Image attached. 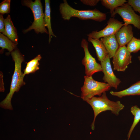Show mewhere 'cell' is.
Returning a JSON list of instances; mask_svg holds the SVG:
<instances>
[{
  "label": "cell",
  "instance_id": "obj_3",
  "mask_svg": "<svg viewBox=\"0 0 140 140\" xmlns=\"http://www.w3.org/2000/svg\"><path fill=\"white\" fill-rule=\"evenodd\" d=\"M89 104L94 111V117L91 125L92 129H95V122L96 117L100 113L106 111H111L112 113L118 115L120 111L124 108V105L119 101H112L108 98L106 92L99 97H93L91 98L83 99Z\"/></svg>",
  "mask_w": 140,
  "mask_h": 140
},
{
  "label": "cell",
  "instance_id": "obj_2",
  "mask_svg": "<svg viewBox=\"0 0 140 140\" xmlns=\"http://www.w3.org/2000/svg\"><path fill=\"white\" fill-rule=\"evenodd\" d=\"M59 10L62 18L68 20L72 17H76L81 20H92L101 22L106 19V14L95 9L85 10L75 9L70 5L66 0H64L59 6Z\"/></svg>",
  "mask_w": 140,
  "mask_h": 140
},
{
  "label": "cell",
  "instance_id": "obj_5",
  "mask_svg": "<svg viewBox=\"0 0 140 140\" xmlns=\"http://www.w3.org/2000/svg\"><path fill=\"white\" fill-rule=\"evenodd\" d=\"M111 88L107 83L98 81L94 80L92 76L85 75L83 85L81 88V97L83 99L90 98L96 95L101 96Z\"/></svg>",
  "mask_w": 140,
  "mask_h": 140
},
{
  "label": "cell",
  "instance_id": "obj_17",
  "mask_svg": "<svg viewBox=\"0 0 140 140\" xmlns=\"http://www.w3.org/2000/svg\"><path fill=\"white\" fill-rule=\"evenodd\" d=\"M41 58L40 54L38 55L34 59L27 63L26 68L24 70V75L30 73H34L39 69V61Z\"/></svg>",
  "mask_w": 140,
  "mask_h": 140
},
{
  "label": "cell",
  "instance_id": "obj_1",
  "mask_svg": "<svg viewBox=\"0 0 140 140\" xmlns=\"http://www.w3.org/2000/svg\"><path fill=\"white\" fill-rule=\"evenodd\" d=\"M11 54L15 62L14 73L12 77L9 92L0 104L1 108L10 110L13 109L11 100L14 93L18 92L20 87L25 84L23 80L25 75L21 69L22 63L24 61V56L16 49L12 51Z\"/></svg>",
  "mask_w": 140,
  "mask_h": 140
},
{
  "label": "cell",
  "instance_id": "obj_4",
  "mask_svg": "<svg viewBox=\"0 0 140 140\" xmlns=\"http://www.w3.org/2000/svg\"><path fill=\"white\" fill-rule=\"evenodd\" d=\"M22 5L30 8L34 16V21L32 25L23 32L25 33L34 29L35 32L38 34L46 33L48 34L45 28L44 22V14L43 8L40 0H35L34 2L31 0H22Z\"/></svg>",
  "mask_w": 140,
  "mask_h": 140
},
{
  "label": "cell",
  "instance_id": "obj_25",
  "mask_svg": "<svg viewBox=\"0 0 140 140\" xmlns=\"http://www.w3.org/2000/svg\"><path fill=\"white\" fill-rule=\"evenodd\" d=\"M5 19L3 18V15H0V32L3 35L5 31Z\"/></svg>",
  "mask_w": 140,
  "mask_h": 140
},
{
  "label": "cell",
  "instance_id": "obj_23",
  "mask_svg": "<svg viewBox=\"0 0 140 140\" xmlns=\"http://www.w3.org/2000/svg\"><path fill=\"white\" fill-rule=\"evenodd\" d=\"M127 3L132 7L134 11L139 13L140 17V0H129Z\"/></svg>",
  "mask_w": 140,
  "mask_h": 140
},
{
  "label": "cell",
  "instance_id": "obj_10",
  "mask_svg": "<svg viewBox=\"0 0 140 140\" xmlns=\"http://www.w3.org/2000/svg\"><path fill=\"white\" fill-rule=\"evenodd\" d=\"M110 58L108 55L103 61L100 62L102 71L104 74L103 80L104 82L109 84L111 87L117 89L121 83L120 79L115 75L112 69Z\"/></svg>",
  "mask_w": 140,
  "mask_h": 140
},
{
  "label": "cell",
  "instance_id": "obj_9",
  "mask_svg": "<svg viewBox=\"0 0 140 140\" xmlns=\"http://www.w3.org/2000/svg\"><path fill=\"white\" fill-rule=\"evenodd\" d=\"M107 25L103 29L98 31H93L87 35L88 37L99 39L102 38L115 34L124 25V24L114 17L110 18L107 22Z\"/></svg>",
  "mask_w": 140,
  "mask_h": 140
},
{
  "label": "cell",
  "instance_id": "obj_12",
  "mask_svg": "<svg viewBox=\"0 0 140 140\" xmlns=\"http://www.w3.org/2000/svg\"><path fill=\"white\" fill-rule=\"evenodd\" d=\"M110 58H113L119 47L115 34L101 38Z\"/></svg>",
  "mask_w": 140,
  "mask_h": 140
},
{
  "label": "cell",
  "instance_id": "obj_13",
  "mask_svg": "<svg viewBox=\"0 0 140 140\" xmlns=\"http://www.w3.org/2000/svg\"><path fill=\"white\" fill-rule=\"evenodd\" d=\"M5 31L4 35L6 36L13 42L17 45L18 38L17 31L10 15H8L5 19Z\"/></svg>",
  "mask_w": 140,
  "mask_h": 140
},
{
  "label": "cell",
  "instance_id": "obj_18",
  "mask_svg": "<svg viewBox=\"0 0 140 140\" xmlns=\"http://www.w3.org/2000/svg\"><path fill=\"white\" fill-rule=\"evenodd\" d=\"M102 5L109 9L111 15L117 8L121 6L127 2L126 0H102Z\"/></svg>",
  "mask_w": 140,
  "mask_h": 140
},
{
  "label": "cell",
  "instance_id": "obj_20",
  "mask_svg": "<svg viewBox=\"0 0 140 140\" xmlns=\"http://www.w3.org/2000/svg\"><path fill=\"white\" fill-rule=\"evenodd\" d=\"M131 113L134 116V119L128 134V140L134 128L140 120V108L137 106H134L130 108Z\"/></svg>",
  "mask_w": 140,
  "mask_h": 140
},
{
  "label": "cell",
  "instance_id": "obj_8",
  "mask_svg": "<svg viewBox=\"0 0 140 140\" xmlns=\"http://www.w3.org/2000/svg\"><path fill=\"white\" fill-rule=\"evenodd\" d=\"M132 55L127 47H119L113 57V69L118 71L124 72L128 65L132 63Z\"/></svg>",
  "mask_w": 140,
  "mask_h": 140
},
{
  "label": "cell",
  "instance_id": "obj_24",
  "mask_svg": "<svg viewBox=\"0 0 140 140\" xmlns=\"http://www.w3.org/2000/svg\"><path fill=\"white\" fill-rule=\"evenodd\" d=\"M100 1L99 0H81L80 1L83 4L90 6H94L96 5Z\"/></svg>",
  "mask_w": 140,
  "mask_h": 140
},
{
  "label": "cell",
  "instance_id": "obj_27",
  "mask_svg": "<svg viewBox=\"0 0 140 140\" xmlns=\"http://www.w3.org/2000/svg\"></svg>",
  "mask_w": 140,
  "mask_h": 140
},
{
  "label": "cell",
  "instance_id": "obj_16",
  "mask_svg": "<svg viewBox=\"0 0 140 140\" xmlns=\"http://www.w3.org/2000/svg\"><path fill=\"white\" fill-rule=\"evenodd\" d=\"M45 9L44 14V22L45 27L48 29L49 35L48 43H50L51 40V36L56 37V36L53 33L51 27V8L50 1L49 0H45Z\"/></svg>",
  "mask_w": 140,
  "mask_h": 140
},
{
  "label": "cell",
  "instance_id": "obj_15",
  "mask_svg": "<svg viewBox=\"0 0 140 140\" xmlns=\"http://www.w3.org/2000/svg\"><path fill=\"white\" fill-rule=\"evenodd\" d=\"M88 40L92 43L94 47L98 60L100 62L104 60L108 55L102 41L98 39L88 37Z\"/></svg>",
  "mask_w": 140,
  "mask_h": 140
},
{
  "label": "cell",
  "instance_id": "obj_14",
  "mask_svg": "<svg viewBox=\"0 0 140 140\" xmlns=\"http://www.w3.org/2000/svg\"><path fill=\"white\" fill-rule=\"evenodd\" d=\"M110 93L113 96L120 98L127 96L140 95V81L125 89L119 91H111Z\"/></svg>",
  "mask_w": 140,
  "mask_h": 140
},
{
  "label": "cell",
  "instance_id": "obj_6",
  "mask_svg": "<svg viewBox=\"0 0 140 140\" xmlns=\"http://www.w3.org/2000/svg\"><path fill=\"white\" fill-rule=\"evenodd\" d=\"M118 14L123 19L125 25L132 24L138 30H140V17L135 12L132 7L128 3L116 8L111 15V17Z\"/></svg>",
  "mask_w": 140,
  "mask_h": 140
},
{
  "label": "cell",
  "instance_id": "obj_21",
  "mask_svg": "<svg viewBox=\"0 0 140 140\" xmlns=\"http://www.w3.org/2000/svg\"><path fill=\"white\" fill-rule=\"evenodd\" d=\"M127 48L131 53H135L140 50V38L133 37L127 44Z\"/></svg>",
  "mask_w": 140,
  "mask_h": 140
},
{
  "label": "cell",
  "instance_id": "obj_26",
  "mask_svg": "<svg viewBox=\"0 0 140 140\" xmlns=\"http://www.w3.org/2000/svg\"><path fill=\"white\" fill-rule=\"evenodd\" d=\"M138 58L139 60H140V56H139L138 57Z\"/></svg>",
  "mask_w": 140,
  "mask_h": 140
},
{
  "label": "cell",
  "instance_id": "obj_19",
  "mask_svg": "<svg viewBox=\"0 0 140 140\" xmlns=\"http://www.w3.org/2000/svg\"><path fill=\"white\" fill-rule=\"evenodd\" d=\"M17 45L13 42L7 37L0 33V47L2 49H7L11 52L16 49Z\"/></svg>",
  "mask_w": 140,
  "mask_h": 140
},
{
  "label": "cell",
  "instance_id": "obj_22",
  "mask_svg": "<svg viewBox=\"0 0 140 140\" xmlns=\"http://www.w3.org/2000/svg\"><path fill=\"white\" fill-rule=\"evenodd\" d=\"M10 0H5L0 4V13L1 14L8 13L10 11Z\"/></svg>",
  "mask_w": 140,
  "mask_h": 140
},
{
  "label": "cell",
  "instance_id": "obj_11",
  "mask_svg": "<svg viewBox=\"0 0 140 140\" xmlns=\"http://www.w3.org/2000/svg\"><path fill=\"white\" fill-rule=\"evenodd\" d=\"M115 35L119 47L125 46L134 37L132 27L130 25H124Z\"/></svg>",
  "mask_w": 140,
  "mask_h": 140
},
{
  "label": "cell",
  "instance_id": "obj_7",
  "mask_svg": "<svg viewBox=\"0 0 140 140\" xmlns=\"http://www.w3.org/2000/svg\"><path fill=\"white\" fill-rule=\"evenodd\" d=\"M81 46L83 48L85 55L82 62L85 67L86 76H92L95 73L102 72V69L101 64L98 63L93 57L88 49V43L85 38L82 39L81 42Z\"/></svg>",
  "mask_w": 140,
  "mask_h": 140
}]
</instances>
